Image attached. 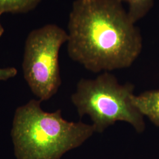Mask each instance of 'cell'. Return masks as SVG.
I'll return each instance as SVG.
<instances>
[{"label": "cell", "instance_id": "cell-1", "mask_svg": "<svg viewBox=\"0 0 159 159\" xmlns=\"http://www.w3.org/2000/svg\"><path fill=\"white\" fill-rule=\"evenodd\" d=\"M135 24L119 0H75L68 18V56L94 73L129 68L143 49Z\"/></svg>", "mask_w": 159, "mask_h": 159}, {"label": "cell", "instance_id": "cell-2", "mask_svg": "<svg viewBox=\"0 0 159 159\" xmlns=\"http://www.w3.org/2000/svg\"><path fill=\"white\" fill-rule=\"evenodd\" d=\"M33 99L16 109L11 136L16 159H61L95 133L91 125L68 121L61 110L46 112Z\"/></svg>", "mask_w": 159, "mask_h": 159}, {"label": "cell", "instance_id": "cell-3", "mask_svg": "<svg viewBox=\"0 0 159 159\" xmlns=\"http://www.w3.org/2000/svg\"><path fill=\"white\" fill-rule=\"evenodd\" d=\"M134 85L120 84L110 72L94 79H81L71 96L80 117L88 116L95 133H102L117 121L130 124L138 133L146 128L144 116L131 102Z\"/></svg>", "mask_w": 159, "mask_h": 159}, {"label": "cell", "instance_id": "cell-4", "mask_svg": "<svg viewBox=\"0 0 159 159\" xmlns=\"http://www.w3.org/2000/svg\"><path fill=\"white\" fill-rule=\"evenodd\" d=\"M68 39L64 29L48 24L31 31L25 40L22 64L24 78L41 102L50 100L61 84L59 52Z\"/></svg>", "mask_w": 159, "mask_h": 159}, {"label": "cell", "instance_id": "cell-5", "mask_svg": "<svg viewBox=\"0 0 159 159\" xmlns=\"http://www.w3.org/2000/svg\"><path fill=\"white\" fill-rule=\"evenodd\" d=\"M131 102L143 116L159 127V89L144 91L131 97Z\"/></svg>", "mask_w": 159, "mask_h": 159}, {"label": "cell", "instance_id": "cell-6", "mask_svg": "<svg viewBox=\"0 0 159 159\" xmlns=\"http://www.w3.org/2000/svg\"><path fill=\"white\" fill-rule=\"evenodd\" d=\"M42 0H0V13L25 14L33 11Z\"/></svg>", "mask_w": 159, "mask_h": 159}, {"label": "cell", "instance_id": "cell-7", "mask_svg": "<svg viewBox=\"0 0 159 159\" xmlns=\"http://www.w3.org/2000/svg\"><path fill=\"white\" fill-rule=\"evenodd\" d=\"M122 3L128 4L129 8L127 11L128 15L133 23L137 22L143 19L148 15L152 9L154 0H119Z\"/></svg>", "mask_w": 159, "mask_h": 159}, {"label": "cell", "instance_id": "cell-8", "mask_svg": "<svg viewBox=\"0 0 159 159\" xmlns=\"http://www.w3.org/2000/svg\"><path fill=\"white\" fill-rule=\"evenodd\" d=\"M17 70L15 67L0 68V81H7L16 76Z\"/></svg>", "mask_w": 159, "mask_h": 159}, {"label": "cell", "instance_id": "cell-9", "mask_svg": "<svg viewBox=\"0 0 159 159\" xmlns=\"http://www.w3.org/2000/svg\"><path fill=\"white\" fill-rule=\"evenodd\" d=\"M1 15H2V14L0 13V16H1ZM4 29L3 27L2 26L1 24L0 23V37L2 35V34H4Z\"/></svg>", "mask_w": 159, "mask_h": 159}]
</instances>
